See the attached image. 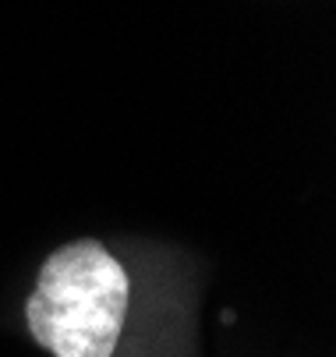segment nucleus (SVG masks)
I'll return each instance as SVG.
<instances>
[{
    "label": "nucleus",
    "mask_w": 336,
    "mask_h": 357,
    "mask_svg": "<svg viewBox=\"0 0 336 357\" xmlns=\"http://www.w3.org/2000/svg\"><path fill=\"white\" fill-rule=\"evenodd\" d=\"M128 273L92 237L57 248L25 301L29 333L54 357H114L128 315Z\"/></svg>",
    "instance_id": "nucleus-1"
}]
</instances>
